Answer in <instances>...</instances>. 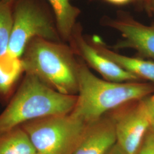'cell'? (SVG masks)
<instances>
[{
    "instance_id": "cell-1",
    "label": "cell",
    "mask_w": 154,
    "mask_h": 154,
    "mask_svg": "<svg viewBox=\"0 0 154 154\" xmlns=\"http://www.w3.org/2000/svg\"><path fill=\"white\" fill-rule=\"evenodd\" d=\"M154 93V84L108 81L95 76L85 64L79 63L77 101L71 114L90 123L110 111Z\"/></svg>"
},
{
    "instance_id": "cell-2",
    "label": "cell",
    "mask_w": 154,
    "mask_h": 154,
    "mask_svg": "<svg viewBox=\"0 0 154 154\" xmlns=\"http://www.w3.org/2000/svg\"><path fill=\"white\" fill-rule=\"evenodd\" d=\"M77 95L60 93L26 74L11 102L0 114V135L39 118L70 114Z\"/></svg>"
},
{
    "instance_id": "cell-3",
    "label": "cell",
    "mask_w": 154,
    "mask_h": 154,
    "mask_svg": "<svg viewBox=\"0 0 154 154\" xmlns=\"http://www.w3.org/2000/svg\"><path fill=\"white\" fill-rule=\"evenodd\" d=\"M24 71L60 93L77 95L79 63L69 47L41 38L32 39L21 57Z\"/></svg>"
},
{
    "instance_id": "cell-4",
    "label": "cell",
    "mask_w": 154,
    "mask_h": 154,
    "mask_svg": "<svg viewBox=\"0 0 154 154\" xmlns=\"http://www.w3.org/2000/svg\"><path fill=\"white\" fill-rule=\"evenodd\" d=\"M88 124L70 113L35 119L21 127L39 154H72Z\"/></svg>"
},
{
    "instance_id": "cell-5",
    "label": "cell",
    "mask_w": 154,
    "mask_h": 154,
    "mask_svg": "<svg viewBox=\"0 0 154 154\" xmlns=\"http://www.w3.org/2000/svg\"><path fill=\"white\" fill-rule=\"evenodd\" d=\"M13 15V25L7 51L9 54L21 58L29 42L35 38L60 42L59 35L49 18L31 0H20Z\"/></svg>"
},
{
    "instance_id": "cell-6",
    "label": "cell",
    "mask_w": 154,
    "mask_h": 154,
    "mask_svg": "<svg viewBox=\"0 0 154 154\" xmlns=\"http://www.w3.org/2000/svg\"><path fill=\"white\" fill-rule=\"evenodd\" d=\"M110 116L116 129V143L127 154H137L152 123L143 99L113 110Z\"/></svg>"
},
{
    "instance_id": "cell-7",
    "label": "cell",
    "mask_w": 154,
    "mask_h": 154,
    "mask_svg": "<svg viewBox=\"0 0 154 154\" xmlns=\"http://www.w3.org/2000/svg\"><path fill=\"white\" fill-rule=\"evenodd\" d=\"M109 23L122 36L114 49L131 48L141 55L154 58V26H146L129 18L111 20Z\"/></svg>"
},
{
    "instance_id": "cell-8",
    "label": "cell",
    "mask_w": 154,
    "mask_h": 154,
    "mask_svg": "<svg viewBox=\"0 0 154 154\" xmlns=\"http://www.w3.org/2000/svg\"><path fill=\"white\" fill-rule=\"evenodd\" d=\"M116 143L114 123L103 116L88 123L81 142L72 154H107Z\"/></svg>"
},
{
    "instance_id": "cell-9",
    "label": "cell",
    "mask_w": 154,
    "mask_h": 154,
    "mask_svg": "<svg viewBox=\"0 0 154 154\" xmlns=\"http://www.w3.org/2000/svg\"><path fill=\"white\" fill-rule=\"evenodd\" d=\"M74 37L79 54L88 65L99 72L105 80L115 82H137L140 80L138 77L99 53L93 45L89 44L81 34L77 33Z\"/></svg>"
},
{
    "instance_id": "cell-10",
    "label": "cell",
    "mask_w": 154,
    "mask_h": 154,
    "mask_svg": "<svg viewBox=\"0 0 154 154\" xmlns=\"http://www.w3.org/2000/svg\"><path fill=\"white\" fill-rule=\"evenodd\" d=\"M93 46L101 54L139 79H144L154 85V62L142 58L122 55L110 50L97 37L94 39Z\"/></svg>"
},
{
    "instance_id": "cell-11",
    "label": "cell",
    "mask_w": 154,
    "mask_h": 154,
    "mask_svg": "<svg viewBox=\"0 0 154 154\" xmlns=\"http://www.w3.org/2000/svg\"><path fill=\"white\" fill-rule=\"evenodd\" d=\"M37 152L26 132L17 127L0 135V154H32Z\"/></svg>"
},
{
    "instance_id": "cell-12",
    "label": "cell",
    "mask_w": 154,
    "mask_h": 154,
    "mask_svg": "<svg viewBox=\"0 0 154 154\" xmlns=\"http://www.w3.org/2000/svg\"><path fill=\"white\" fill-rule=\"evenodd\" d=\"M55 14L59 34L65 39L71 38L80 11L69 0H48Z\"/></svg>"
},
{
    "instance_id": "cell-13",
    "label": "cell",
    "mask_w": 154,
    "mask_h": 154,
    "mask_svg": "<svg viewBox=\"0 0 154 154\" xmlns=\"http://www.w3.org/2000/svg\"><path fill=\"white\" fill-rule=\"evenodd\" d=\"M25 72L21 58L6 52L0 57V95L7 96L11 91L18 78Z\"/></svg>"
},
{
    "instance_id": "cell-14",
    "label": "cell",
    "mask_w": 154,
    "mask_h": 154,
    "mask_svg": "<svg viewBox=\"0 0 154 154\" xmlns=\"http://www.w3.org/2000/svg\"><path fill=\"white\" fill-rule=\"evenodd\" d=\"M13 25L10 4L0 1V57L8 51Z\"/></svg>"
},
{
    "instance_id": "cell-15",
    "label": "cell",
    "mask_w": 154,
    "mask_h": 154,
    "mask_svg": "<svg viewBox=\"0 0 154 154\" xmlns=\"http://www.w3.org/2000/svg\"><path fill=\"white\" fill-rule=\"evenodd\" d=\"M137 154H154V133L149 128Z\"/></svg>"
},
{
    "instance_id": "cell-16",
    "label": "cell",
    "mask_w": 154,
    "mask_h": 154,
    "mask_svg": "<svg viewBox=\"0 0 154 154\" xmlns=\"http://www.w3.org/2000/svg\"><path fill=\"white\" fill-rule=\"evenodd\" d=\"M143 100L150 120L152 124L154 123V94H151L148 97L143 98Z\"/></svg>"
},
{
    "instance_id": "cell-17",
    "label": "cell",
    "mask_w": 154,
    "mask_h": 154,
    "mask_svg": "<svg viewBox=\"0 0 154 154\" xmlns=\"http://www.w3.org/2000/svg\"><path fill=\"white\" fill-rule=\"evenodd\" d=\"M107 154H127L126 152L122 149L119 146L118 143L116 144L110 149V151L107 153Z\"/></svg>"
},
{
    "instance_id": "cell-18",
    "label": "cell",
    "mask_w": 154,
    "mask_h": 154,
    "mask_svg": "<svg viewBox=\"0 0 154 154\" xmlns=\"http://www.w3.org/2000/svg\"><path fill=\"white\" fill-rule=\"evenodd\" d=\"M110 3L115 4V5H125L129 3L132 0H105Z\"/></svg>"
},
{
    "instance_id": "cell-19",
    "label": "cell",
    "mask_w": 154,
    "mask_h": 154,
    "mask_svg": "<svg viewBox=\"0 0 154 154\" xmlns=\"http://www.w3.org/2000/svg\"><path fill=\"white\" fill-rule=\"evenodd\" d=\"M148 4L150 8L152 9V11H154V0H149Z\"/></svg>"
},
{
    "instance_id": "cell-20",
    "label": "cell",
    "mask_w": 154,
    "mask_h": 154,
    "mask_svg": "<svg viewBox=\"0 0 154 154\" xmlns=\"http://www.w3.org/2000/svg\"><path fill=\"white\" fill-rule=\"evenodd\" d=\"M12 0H1L2 2L6 3V4H10Z\"/></svg>"
},
{
    "instance_id": "cell-21",
    "label": "cell",
    "mask_w": 154,
    "mask_h": 154,
    "mask_svg": "<svg viewBox=\"0 0 154 154\" xmlns=\"http://www.w3.org/2000/svg\"><path fill=\"white\" fill-rule=\"evenodd\" d=\"M151 129L152 130V131H153V132L154 133V123H153L152 124V125H151Z\"/></svg>"
},
{
    "instance_id": "cell-22",
    "label": "cell",
    "mask_w": 154,
    "mask_h": 154,
    "mask_svg": "<svg viewBox=\"0 0 154 154\" xmlns=\"http://www.w3.org/2000/svg\"><path fill=\"white\" fill-rule=\"evenodd\" d=\"M39 154V153H38V152H35V153H34V154Z\"/></svg>"
},
{
    "instance_id": "cell-23",
    "label": "cell",
    "mask_w": 154,
    "mask_h": 154,
    "mask_svg": "<svg viewBox=\"0 0 154 154\" xmlns=\"http://www.w3.org/2000/svg\"><path fill=\"white\" fill-rule=\"evenodd\" d=\"M147 2H148V1H149V0H147Z\"/></svg>"
},
{
    "instance_id": "cell-24",
    "label": "cell",
    "mask_w": 154,
    "mask_h": 154,
    "mask_svg": "<svg viewBox=\"0 0 154 154\" xmlns=\"http://www.w3.org/2000/svg\"><path fill=\"white\" fill-rule=\"evenodd\" d=\"M1 1V0H0V1Z\"/></svg>"
}]
</instances>
